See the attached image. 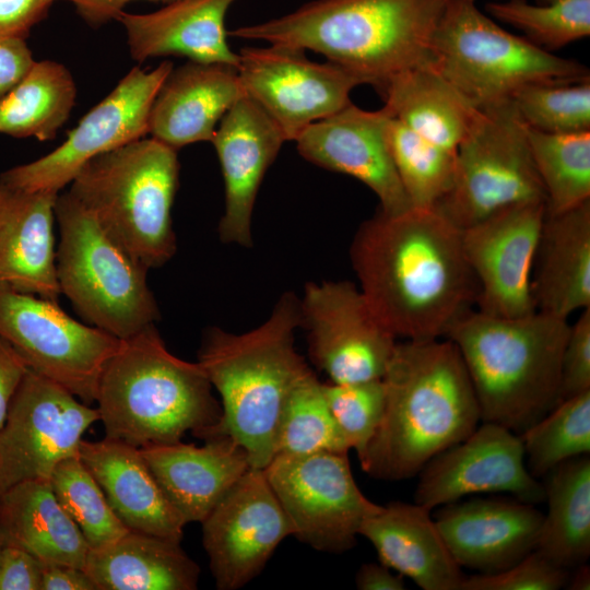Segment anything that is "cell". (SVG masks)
<instances>
[{
	"instance_id": "cell-1",
	"label": "cell",
	"mask_w": 590,
	"mask_h": 590,
	"mask_svg": "<svg viewBox=\"0 0 590 590\" xmlns=\"http://www.w3.org/2000/svg\"><path fill=\"white\" fill-rule=\"evenodd\" d=\"M350 255L368 306L396 338H446L476 302L461 231L434 208L378 210L358 227Z\"/></svg>"
},
{
	"instance_id": "cell-2",
	"label": "cell",
	"mask_w": 590,
	"mask_h": 590,
	"mask_svg": "<svg viewBox=\"0 0 590 590\" xmlns=\"http://www.w3.org/2000/svg\"><path fill=\"white\" fill-rule=\"evenodd\" d=\"M381 379L382 417L357 456L371 477L401 481L417 475L481 422L464 362L447 338L397 342Z\"/></svg>"
},
{
	"instance_id": "cell-3",
	"label": "cell",
	"mask_w": 590,
	"mask_h": 590,
	"mask_svg": "<svg viewBox=\"0 0 590 590\" xmlns=\"http://www.w3.org/2000/svg\"><path fill=\"white\" fill-rule=\"evenodd\" d=\"M448 0H314L227 35L312 50L379 90L392 75L429 66Z\"/></svg>"
},
{
	"instance_id": "cell-4",
	"label": "cell",
	"mask_w": 590,
	"mask_h": 590,
	"mask_svg": "<svg viewBox=\"0 0 590 590\" xmlns=\"http://www.w3.org/2000/svg\"><path fill=\"white\" fill-rule=\"evenodd\" d=\"M300 303L285 293L270 317L241 334L209 329L198 363L221 397L219 423L202 439L225 436L245 449L252 468L264 469L286 400L310 368L294 346Z\"/></svg>"
},
{
	"instance_id": "cell-5",
	"label": "cell",
	"mask_w": 590,
	"mask_h": 590,
	"mask_svg": "<svg viewBox=\"0 0 590 590\" xmlns=\"http://www.w3.org/2000/svg\"><path fill=\"white\" fill-rule=\"evenodd\" d=\"M569 326L540 311L507 318L470 309L456 321L446 338L464 362L481 422L520 435L560 402Z\"/></svg>"
},
{
	"instance_id": "cell-6",
	"label": "cell",
	"mask_w": 590,
	"mask_h": 590,
	"mask_svg": "<svg viewBox=\"0 0 590 590\" xmlns=\"http://www.w3.org/2000/svg\"><path fill=\"white\" fill-rule=\"evenodd\" d=\"M199 363L172 354L155 324L121 340L105 366L96 396L106 437L137 448L199 438L222 414Z\"/></svg>"
},
{
	"instance_id": "cell-7",
	"label": "cell",
	"mask_w": 590,
	"mask_h": 590,
	"mask_svg": "<svg viewBox=\"0 0 590 590\" xmlns=\"http://www.w3.org/2000/svg\"><path fill=\"white\" fill-rule=\"evenodd\" d=\"M177 150L142 138L88 161L69 192L103 229L148 270L176 252L172 208L178 187Z\"/></svg>"
},
{
	"instance_id": "cell-8",
	"label": "cell",
	"mask_w": 590,
	"mask_h": 590,
	"mask_svg": "<svg viewBox=\"0 0 590 590\" xmlns=\"http://www.w3.org/2000/svg\"><path fill=\"white\" fill-rule=\"evenodd\" d=\"M430 67L477 108L510 99L522 86L590 80L589 69L511 34L475 0H448L430 43Z\"/></svg>"
},
{
	"instance_id": "cell-9",
	"label": "cell",
	"mask_w": 590,
	"mask_h": 590,
	"mask_svg": "<svg viewBox=\"0 0 590 590\" xmlns=\"http://www.w3.org/2000/svg\"><path fill=\"white\" fill-rule=\"evenodd\" d=\"M56 273L61 294L86 323L119 340L155 324L160 310L148 269L126 252L69 192L55 204Z\"/></svg>"
},
{
	"instance_id": "cell-10",
	"label": "cell",
	"mask_w": 590,
	"mask_h": 590,
	"mask_svg": "<svg viewBox=\"0 0 590 590\" xmlns=\"http://www.w3.org/2000/svg\"><path fill=\"white\" fill-rule=\"evenodd\" d=\"M542 201L527 126L510 99L480 108L456 152L448 192L434 206L460 231L508 206Z\"/></svg>"
},
{
	"instance_id": "cell-11",
	"label": "cell",
	"mask_w": 590,
	"mask_h": 590,
	"mask_svg": "<svg viewBox=\"0 0 590 590\" xmlns=\"http://www.w3.org/2000/svg\"><path fill=\"white\" fill-rule=\"evenodd\" d=\"M0 337L27 367L86 404L96 401L103 370L121 340L76 321L58 302L0 283Z\"/></svg>"
},
{
	"instance_id": "cell-12",
	"label": "cell",
	"mask_w": 590,
	"mask_h": 590,
	"mask_svg": "<svg viewBox=\"0 0 590 590\" xmlns=\"http://www.w3.org/2000/svg\"><path fill=\"white\" fill-rule=\"evenodd\" d=\"M293 534L317 551L343 553L380 509L359 489L347 453L276 455L263 469Z\"/></svg>"
},
{
	"instance_id": "cell-13",
	"label": "cell",
	"mask_w": 590,
	"mask_h": 590,
	"mask_svg": "<svg viewBox=\"0 0 590 590\" xmlns=\"http://www.w3.org/2000/svg\"><path fill=\"white\" fill-rule=\"evenodd\" d=\"M168 60L145 71L134 67L45 156L3 172L0 182L31 191L59 192L92 158L144 138L153 101L173 69Z\"/></svg>"
},
{
	"instance_id": "cell-14",
	"label": "cell",
	"mask_w": 590,
	"mask_h": 590,
	"mask_svg": "<svg viewBox=\"0 0 590 590\" xmlns=\"http://www.w3.org/2000/svg\"><path fill=\"white\" fill-rule=\"evenodd\" d=\"M97 408L28 369L0 429V494L30 480H49L62 460L76 456Z\"/></svg>"
},
{
	"instance_id": "cell-15",
	"label": "cell",
	"mask_w": 590,
	"mask_h": 590,
	"mask_svg": "<svg viewBox=\"0 0 590 590\" xmlns=\"http://www.w3.org/2000/svg\"><path fill=\"white\" fill-rule=\"evenodd\" d=\"M299 48L271 45L244 47L237 67L245 94L295 141L311 123L351 104L352 90L363 84L350 71L316 62Z\"/></svg>"
},
{
	"instance_id": "cell-16",
	"label": "cell",
	"mask_w": 590,
	"mask_h": 590,
	"mask_svg": "<svg viewBox=\"0 0 590 590\" xmlns=\"http://www.w3.org/2000/svg\"><path fill=\"white\" fill-rule=\"evenodd\" d=\"M299 303L309 354L331 382L382 378L397 338L374 315L359 287L349 281L309 282Z\"/></svg>"
},
{
	"instance_id": "cell-17",
	"label": "cell",
	"mask_w": 590,
	"mask_h": 590,
	"mask_svg": "<svg viewBox=\"0 0 590 590\" xmlns=\"http://www.w3.org/2000/svg\"><path fill=\"white\" fill-rule=\"evenodd\" d=\"M202 523V542L219 590L244 587L293 534L264 470L249 468Z\"/></svg>"
},
{
	"instance_id": "cell-18",
	"label": "cell",
	"mask_w": 590,
	"mask_h": 590,
	"mask_svg": "<svg viewBox=\"0 0 590 590\" xmlns=\"http://www.w3.org/2000/svg\"><path fill=\"white\" fill-rule=\"evenodd\" d=\"M545 213V202L519 203L461 231L477 310L507 318L536 311L531 278Z\"/></svg>"
},
{
	"instance_id": "cell-19",
	"label": "cell",
	"mask_w": 590,
	"mask_h": 590,
	"mask_svg": "<svg viewBox=\"0 0 590 590\" xmlns=\"http://www.w3.org/2000/svg\"><path fill=\"white\" fill-rule=\"evenodd\" d=\"M481 423L420 471L416 504L432 510L477 493H505L533 505L545 502L543 484L524 464L520 436L498 424Z\"/></svg>"
},
{
	"instance_id": "cell-20",
	"label": "cell",
	"mask_w": 590,
	"mask_h": 590,
	"mask_svg": "<svg viewBox=\"0 0 590 590\" xmlns=\"http://www.w3.org/2000/svg\"><path fill=\"white\" fill-rule=\"evenodd\" d=\"M390 116L385 106L369 111L351 103L308 126L295 142L305 160L362 181L378 197L379 210L394 215L413 206L389 150L386 126Z\"/></svg>"
},
{
	"instance_id": "cell-21",
	"label": "cell",
	"mask_w": 590,
	"mask_h": 590,
	"mask_svg": "<svg viewBox=\"0 0 590 590\" xmlns=\"http://www.w3.org/2000/svg\"><path fill=\"white\" fill-rule=\"evenodd\" d=\"M285 138L246 94L223 116L212 143L224 180L225 206L219 235L225 244L252 245V212L263 177Z\"/></svg>"
},
{
	"instance_id": "cell-22",
	"label": "cell",
	"mask_w": 590,
	"mask_h": 590,
	"mask_svg": "<svg viewBox=\"0 0 590 590\" xmlns=\"http://www.w3.org/2000/svg\"><path fill=\"white\" fill-rule=\"evenodd\" d=\"M544 515L514 497L439 507L434 520L457 564L477 574L505 570L536 548Z\"/></svg>"
},
{
	"instance_id": "cell-23",
	"label": "cell",
	"mask_w": 590,
	"mask_h": 590,
	"mask_svg": "<svg viewBox=\"0 0 590 590\" xmlns=\"http://www.w3.org/2000/svg\"><path fill=\"white\" fill-rule=\"evenodd\" d=\"M244 95L236 67L188 61L173 68L162 83L149 134L175 150L211 142L223 116Z\"/></svg>"
},
{
	"instance_id": "cell-24",
	"label": "cell",
	"mask_w": 590,
	"mask_h": 590,
	"mask_svg": "<svg viewBox=\"0 0 590 590\" xmlns=\"http://www.w3.org/2000/svg\"><path fill=\"white\" fill-rule=\"evenodd\" d=\"M59 192L0 182V283L58 302L54 223Z\"/></svg>"
},
{
	"instance_id": "cell-25",
	"label": "cell",
	"mask_w": 590,
	"mask_h": 590,
	"mask_svg": "<svg viewBox=\"0 0 590 590\" xmlns=\"http://www.w3.org/2000/svg\"><path fill=\"white\" fill-rule=\"evenodd\" d=\"M164 494L188 522H202L251 468L233 439L219 436L198 447L180 441L140 448Z\"/></svg>"
},
{
	"instance_id": "cell-26",
	"label": "cell",
	"mask_w": 590,
	"mask_h": 590,
	"mask_svg": "<svg viewBox=\"0 0 590 590\" xmlns=\"http://www.w3.org/2000/svg\"><path fill=\"white\" fill-rule=\"evenodd\" d=\"M237 0H178L144 14L122 11L116 21L126 31L131 57L143 62L157 57H186L202 63L238 67L227 43L226 14Z\"/></svg>"
},
{
	"instance_id": "cell-27",
	"label": "cell",
	"mask_w": 590,
	"mask_h": 590,
	"mask_svg": "<svg viewBox=\"0 0 590 590\" xmlns=\"http://www.w3.org/2000/svg\"><path fill=\"white\" fill-rule=\"evenodd\" d=\"M78 455L129 530L181 541L187 523L164 494L140 448L109 437L82 439Z\"/></svg>"
},
{
	"instance_id": "cell-28",
	"label": "cell",
	"mask_w": 590,
	"mask_h": 590,
	"mask_svg": "<svg viewBox=\"0 0 590 590\" xmlns=\"http://www.w3.org/2000/svg\"><path fill=\"white\" fill-rule=\"evenodd\" d=\"M429 509L392 502L367 517L359 534L379 560L424 590H461L465 576L449 552Z\"/></svg>"
},
{
	"instance_id": "cell-29",
	"label": "cell",
	"mask_w": 590,
	"mask_h": 590,
	"mask_svg": "<svg viewBox=\"0 0 590 590\" xmlns=\"http://www.w3.org/2000/svg\"><path fill=\"white\" fill-rule=\"evenodd\" d=\"M532 271L536 311L568 320L590 307V200L545 213Z\"/></svg>"
},
{
	"instance_id": "cell-30",
	"label": "cell",
	"mask_w": 590,
	"mask_h": 590,
	"mask_svg": "<svg viewBox=\"0 0 590 590\" xmlns=\"http://www.w3.org/2000/svg\"><path fill=\"white\" fill-rule=\"evenodd\" d=\"M0 542L44 564L84 569L90 546L58 502L49 480H30L0 494Z\"/></svg>"
},
{
	"instance_id": "cell-31",
	"label": "cell",
	"mask_w": 590,
	"mask_h": 590,
	"mask_svg": "<svg viewBox=\"0 0 590 590\" xmlns=\"http://www.w3.org/2000/svg\"><path fill=\"white\" fill-rule=\"evenodd\" d=\"M84 570L96 590H194L200 578L180 541L131 530L90 550Z\"/></svg>"
},
{
	"instance_id": "cell-32",
	"label": "cell",
	"mask_w": 590,
	"mask_h": 590,
	"mask_svg": "<svg viewBox=\"0 0 590 590\" xmlns=\"http://www.w3.org/2000/svg\"><path fill=\"white\" fill-rule=\"evenodd\" d=\"M378 91L393 118L453 153L480 113V108L430 66L399 72Z\"/></svg>"
},
{
	"instance_id": "cell-33",
	"label": "cell",
	"mask_w": 590,
	"mask_h": 590,
	"mask_svg": "<svg viewBox=\"0 0 590 590\" xmlns=\"http://www.w3.org/2000/svg\"><path fill=\"white\" fill-rule=\"evenodd\" d=\"M545 475L548 509L535 551L565 569L575 568L590 555L589 455L566 460Z\"/></svg>"
},
{
	"instance_id": "cell-34",
	"label": "cell",
	"mask_w": 590,
	"mask_h": 590,
	"mask_svg": "<svg viewBox=\"0 0 590 590\" xmlns=\"http://www.w3.org/2000/svg\"><path fill=\"white\" fill-rule=\"evenodd\" d=\"M76 87L63 64L35 61L20 83L0 101V133L51 140L68 120Z\"/></svg>"
},
{
	"instance_id": "cell-35",
	"label": "cell",
	"mask_w": 590,
	"mask_h": 590,
	"mask_svg": "<svg viewBox=\"0 0 590 590\" xmlns=\"http://www.w3.org/2000/svg\"><path fill=\"white\" fill-rule=\"evenodd\" d=\"M531 155L546 194V213L590 200V131L545 133L527 127Z\"/></svg>"
},
{
	"instance_id": "cell-36",
	"label": "cell",
	"mask_w": 590,
	"mask_h": 590,
	"mask_svg": "<svg viewBox=\"0 0 590 590\" xmlns=\"http://www.w3.org/2000/svg\"><path fill=\"white\" fill-rule=\"evenodd\" d=\"M350 449L327 404L321 382L309 370L286 400L275 435L274 456L347 453Z\"/></svg>"
},
{
	"instance_id": "cell-37",
	"label": "cell",
	"mask_w": 590,
	"mask_h": 590,
	"mask_svg": "<svg viewBox=\"0 0 590 590\" xmlns=\"http://www.w3.org/2000/svg\"><path fill=\"white\" fill-rule=\"evenodd\" d=\"M386 134L411 205L434 208L450 189L456 153L421 137L392 116L387 121Z\"/></svg>"
},
{
	"instance_id": "cell-38",
	"label": "cell",
	"mask_w": 590,
	"mask_h": 590,
	"mask_svg": "<svg viewBox=\"0 0 590 590\" xmlns=\"http://www.w3.org/2000/svg\"><path fill=\"white\" fill-rule=\"evenodd\" d=\"M535 479L559 463L590 453V390L560 401L519 435Z\"/></svg>"
},
{
	"instance_id": "cell-39",
	"label": "cell",
	"mask_w": 590,
	"mask_h": 590,
	"mask_svg": "<svg viewBox=\"0 0 590 590\" xmlns=\"http://www.w3.org/2000/svg\"><path fill=\"white\" fill-rule=\"evenodd\" d=\"M49 482L58 502L78 526L91 550L104 547L129 531L111 509L103 489L79 455L58 463Z\"/></svg>"
},
{
	"instance_id": "cell-40",
	"label": "cell",
	"mask_w": 590,
	"mask_h": 590,
	"mask_svg": "<svg viewBox=\"0 0 590 590\" xmlns=\"http://www.w3.org/2000/svg\"><path fill=\"white\" fill-rule=\"evenodd\" d=\"M499 0L485 5L488 14L524 33L551 51L590 34V0Z\"/></svg>"
},
{
	"instance_id": "cell-41",
	"label": "cell",
	"mask_w": 590,
	"mask_h": 590,
	"mask_svg": "<svg viewBox=\"0 0 590 590\" xmlns=\"http://www.w3.org/2000/svg\"><path fill=\"white\" fill-rule=\"evenodd\" d=\"M518 116L545 133L590 131V80L577 83H536L510 97Z\"/></svg>"
},
{
	"instance_id": "cell-42",
	"label": "cell",
	"mask_w": 590,
	"mask_h": 590,
	"mask_svg": "<svg viewBox=\"0 0 590 590\" xmlns=\"http://www.w3.org/2000/svg\"><path fill=\"white\" fill-rule=\"evenodd\" d=\"M330 412L351 449L362 453L384 413L382 379L350 384H321Z\"/></svg>"
},
{
	"instance_id": "cell-43",
	"label": "cell",
	"mask_w": 590,
	"mask_h": 590,
	"mask_svg": "<svg viewBox=\"0 0 590 590\" xmlns=\"http://www.w3.org/2000/svg\"><path fill=\"white\" fill-rule=\"evenodd\" d=\"M568 579V569L534 550L505 570L465 577L461 590H558Z\"/></svg>"
},
{
	"instance_id": "cell-44",
	"label": "cell",
	"mask_w": 590,
	"mask_h": 590,
	"mask_svg": "<svg viewBox=\"0 0 590 590\" xmlns=\"http://www.w3.org/2000/svg\"><path fill=\"white\" fill-rule=\"evenodd\" d=\"M590 390V307L569 326L560 362V401Z\"/></svg>"
},
{
	"instance_id": "cell-45",
	"label": "cell",
	"mask_w": 590,
	"mask_h": 590,
	"mask_svg": "<svg viewBox=\"0 0 590 590\" xmlns=\"http://www.w3.org/2000/svg\"><path fill=\"white\" fill-rule=\"evenodd\" d=\"M44 563L27 551L0 547V590H40Z\"/></svg>"
},
{
	"instance_id": "cell-46",
	"label": "cell",
	"mask_w": 590,
	"mask_h": 590,
	"mask_svg": "<svg viewBox=\"0 0 590 590\" xmlns=\"http://www.w3.org/2000/svg\"><path fill=\"white\" fill-rule=\"evenodd\" d=\"M58 0H0V37L26 38Z\"/></svg>"
},
{
	"instance_id": "cell-47",
	"label": "cell",
	"mask_w": 590,
	"mask_h": 590,
	"mask_svg": "<svg viewBox=\"0 0 590 590\" xmlns=\"http://www.w3.org/2000/svg\"><path fill=\"white\" fill-rule=\"evenodd\" d=\"M34 63L26 38L0 37V101L20 83Z\"/></svg>"
},
{
	"instance_id": "cell-48",
	"label": "cell",
	"mask_w": 590,
	"mask_h": 590,
	"mask_svg": "<svg viewBox=\"0 0 590 590\" xmlns=\"http://www.w3.org/2000/svg\"><path fill=\"white\" fill-rule=\"evenodd\" d=\"M30 368L19 353L0 337V429L11 401Z\"/></svg>"
},
{
	"instance_id": "cell-49",
	"label": "cell",
	"mask_w": 590,
	"mask_h": 590,
	"mask_svg": "<svg viewBox=\"0 0 590 590\" xmlns=\"http://www.w3.org/2000/svg\"><path fill=\"white\" fill-rule=\"evenodd\" d=\"M40 590H96V586L82 568L44 564Z\"/></svg>"
},
{
	"instance_id": "cell-50",
	"label": "cell",
	"mask_w": 590,
	"mask_h": 590,
	"mask_svg": "<svg viewBox=\"0 0 590 590\" xmlns=\"http://www.w3.org/2000/svg\"><path fill=\"white\" fill-rule=\"evenodd\" d=\"M73 4L76 13L93 27H99L116 17L125 7L137 0H66ZM163 2L165 4L178 0H148Z\"/></svg>"
},
{
	"instance_id": "cell-51",
	"label": "cell",
	"mask_w": 590,
	"mask_h": 590,
	"mask_svg": "<svg viewBox=\"0 0 590 590\" xmlns=\"http://www.w3.org/2000/svg\"><path fill=\"white\" fill-rule=\"evenodd\" d=\"M403 578L381 563H368L357 570L355 583L361 590H403L405 588Z\"/></svg>"
},
{
	"instance_id": "cell-52",
	"label": "cell",
	"mask_w": 590,
	"mask_h": 590,
	"mask_svg": "<svg viewBox=\"0 0 590 590\" xmlns=\"http://www.w3.org/2000/svg\"><path fill=\"white\" fill-rule=\"evenodd\" d=\"M575 574L568 579L567 588L570 590H589L590 589V568L588 565L581 564L575 567Z\"/></svg>"
},
{
	"instance_id": "cell-53",
	"label": "cell",
	"mask_w": 590,
	"mask_h": 590,
	"mask_svg": "<svg viewBox=\"0 0 590 590\" xmlns=\"http://www.w3.org/2000/svg\"><path fill=\"white\" fill-rule=\"evenodd\" d=\"M1 545H2V544H1V542H0V547H1Z\"/></svg>"
},
{
	"instance_id": "cell-54",
	"label": "cell",
	"mask_w": 590,
	"mask_h": 590,
	"mask_svg": "<svg viewBox=\"0 0 590 590\" xmlns=\"http://www.w3.org/2000/svg\"><path fill=\"white\" fill-rule=\"evenodd\" d=\"M496 1H499V0H496Z\"/></svg>"
}]
</instances>
